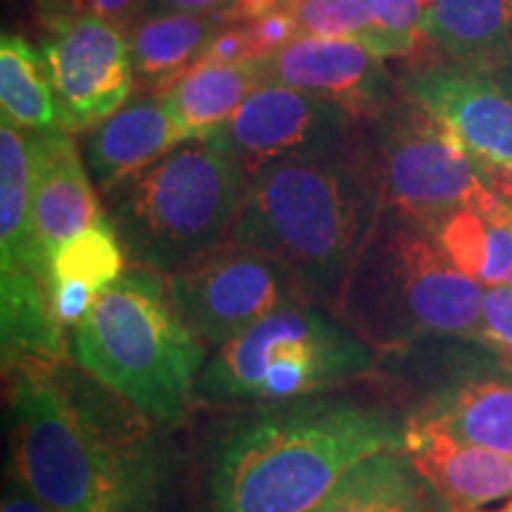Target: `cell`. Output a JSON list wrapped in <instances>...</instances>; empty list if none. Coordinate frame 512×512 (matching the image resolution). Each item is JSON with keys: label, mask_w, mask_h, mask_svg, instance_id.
<instances>
[{"label": "cell", "mask_w": 512, "mask_h": 512, "mask_svg": "<svg viewBox=\"0 0 512 512\" xmlns=\"http://www.w3.org/2000/svg\"><path fill=\"white\" fill-rule=\"evenodd\" d=\"M12 458L53 512L114 498L124 512L155 501L162 465L145 418L74 361H24L5 370Z\"/></svg>", "instance_id": "cell-1"}, {"label": "cell", "mask_w": 512, "mask_h": 512, "mask_svg": "<svg viewBox=\"0 0 512 512\" xmlns=\"http://www.w3.org/2000/svg\"><path fill=\"white\" fill-rule=\"evenodd\" d=\"M406 432L399 411L361 396L252 406L216 439L207 512H309L361 460L406 448Z\"/></svg>", "instance_id": "cell-2"}, {"label": "cell", "mask_w": 512, "mask_h": 512, "mask_svg": "<svg viewBox=\"0 0 512 512\" xmlns=\"http://www.w3.org/2000/svg\"><path fill=\"white\" fill-rule=\"evenodd\" d=\"M382 204L363 126L354 143L273 162L249 176L228 242L280 261L309 302L335 311Z\"/></svg>", "instance_id": "cell-3"}, {"label": "cell", "mask_w": 512, "mask_h": 512, "mask_svg": "<svg viewBox=\"0 0 512 512\" xmlns=\"http://www.w3.org/2000/svg\"><path fill=\"white\" fill-rule=\"evenodd\" d=\"M484 287L453 264L434 228L384 202L335 313L380 351L422 339L482 342Z\"/></svg>", "instance_id": "cell-4"}, {"label": "cell", "mask_w": 512, "mask_h": 512, "mask_svg": "<svg viewBox=\"0 0 512 512\" xmlns=\"http://www.w3.org/2000/svg\"><path fill=\"white\" fill-rule=\"evenodd\" d=\"M67 342L76 366L155 425H176L197 401L207 347L178 318L162 273L126 268Z\"/></svg>", "instance_id": "cell-5"}, {"label": "cell", "mask_w": 512, "mask_h": 512, "mask_svg": "<svg viewBox=\"0 0 512 512\" xmlns=\"http://www.w3.org/2000/svg\"><path fill=\"white\" fill-rule=\"evenodd\" d=\"M249 176L214 138H190L102 195L128 266L169 275L228 242Z\"/></svg>", "instance_id": "cell-6"}, {"label": "cell", "mask_w": 512, "mask_h": 512, "mask_svg": "<svg viewBox=\"0 0 512 512\" xmlns=\"http://www.w3.org/2000/svg\"><path fill=\"white\" fill-rule=\"evenodd\" d=\"M380 356L335 311L297 299L216 347L195 399L252 408L337 392L373 375Z\"/></svg>", "instance_id": "cell-7"}, {"label": "cell", "mask_w": 512, "mask_h": 512, "mask_svg": "<svg viewBox=\"0 0 512 512\" xmlns=\"http://www.w3.org/2000/svg\"><path fill=\"white\" fill-rule=\"evenodd\" d=\"M366 138L380 171L384 202L430 228L460 209L512 223V207L486 188L477 159L456 133L401 91L366 119Z\"/></svg>", "instance_id": "cell-8"}, {"label": "cell", "mask_w": 512, "mask_h": 512, "mask_svg": "<svg viewBox=\"0 0 512 512\" xmlns=\"http://www.w3.org/2000/svg\"><path fill=\"white\" fill-rule=\"evenodd\" d=\"M166 290L178 318L214 349L280 306L306 299L280 261L235 242H223L166 275Z\"/></svg>", "instance_id": "cell-9"}, {"label": "cell", "mask_w": 512, "mask_h": 512, "mask_svg": "<svg viewBox=\"0 0 512 512\" xmlns=\"http://www.w3.org/2000/svg\"><path fill=\"white\" fill-rule=\"evenodd\" d=\"M67 133L91 131L119 112L136 88L126 31L88 12L46 15L41 43Z\"/></svg>", "instance_id": "cell-10"}, {"label": "cell", "mask_w": 512, "mask_h": 512, "mask_svg": "<svg viewBox=\"0 0 512 512\" xmlns=\"http://www.w3.org/2000/svg\"><path fill=\"white\" fill-rule=\"evenodd\" d=\"M366 119L335 100L261 86L245 105L207 138H214L242 164L247 176L273 162L337 150L361 138Z\"/></svg>", "instance_id": "cell-11"}, {"label": "cell", "mask_w": 512, "mask_h": 512, "mask_svg": "<svg viewBox=\"0 0 512 512\" xmlns=\"http://www.w3.org/2000/svg\"><path fill=\"white\" fill-rule=\"evenodd\" d=\"M261 86H285L335 100L358 117L380 114L401 95L382 57L351 38L299 36L256 60Z\"/></svg>", "instance_id": "cell-12"}, {"label": "cell", "mask_w": 512, "mask_h": 512, "mask_svg": "<svg viewBox=\"0 0 512 512\" xmlns=\"http://www.w3.org/2000/svg\"><path fill=\"white\" fill-rule=\"evenodd\" d=\"M406 415L411 427L512 456V366L479 342L467 363L444 375Z\"/></svg>", "instance_id": "cell-13"}, {"label": "cell", "mask_w": 512, "mask_h": 512, "mask_svg": "<svg viewBox=\"0 0 512 512\" xmlns=\"http://www.w3.org/2000/svg\"><path fill=\"white\" fill-rule=\"evenodd\" d=\"M401 91L444 121L477 162L512 166V98L482 69L425 64L408 72Z\"/></svg>", "instance_id": "cell-14"}, {"label": "cell", "mask_w": 512, "mask_h": 512, "mask_svg": "<svg viewBox=\"0 0 512 512\" xmlns=\"http://www.w3.org/2000/svg\"><path fill=\"white\" fill-rule=\"evenodd\" d=\"M34 166V235L46 268L62 245L98 223L105 209L83 164L81 150L67 131L31 133Z\"/></svg>", "instance_id": "cell-15"}, {"label": "cell", "mask_w": 512, "mask_h": 512, "mask_svg": "<svg viewBox=\"0 0 512 512\" xmlns=\"http://www.w3.org/2000/svg\"><path fill=\"white\" fill-rule=\"evenodd\" d=\"M185 140L164 95H138L86 133L81 155L93 185L107 195Z\"/></svg>", "instance_id": "cell-16"}, {"label": "cell", "mask_w": 512, "mask_h": 512, "mask_svg": "<svg viewBox=\"0 0 512 512\" xmlns=\"http://www.w3.org/2000/svg\"><path fill=\"white\" fill-rule=\"evenodd\" d=\"M406 453L451 512H489L512 501V456L411 425Z\"/></svg>", "instance_id": "cell-17"}, {"label": "cell", "mask_w": 512, "mask_h": 512, "mask_svg": "<svg viewBox=\"0 0 512 512\" xmlns=\"http://www.w3.org/2000/svg\"><path fill=\"white\" fill-rule=\"evenodd\" d=\"M233 10L143 15L126 29L136 86L145 95H164L181 81L223 29L233 27Z\"/></svg>", "instance_id": "cell-18"}, {"label": "cell", "mask_w": 512, "mask_h": 512, "mask_svg": "<svg viewBox=\"0 0 512 512\" xmlns=\"http://www.w3.org/2000/svg\"><path fill=\"white\" fill-rule=\"evenodd\" d=\"M126 266V252L107 214L57 249L48 266V297L64 332L86 316L98 294L119 280Z\"/></svg>", "instance_id": "cell-19"}, {"label": "cell", "mask_w": 512, "mask_h": 512, "mask_svg": "<svg viewBox=\"0 0 512 512\" xmlns=\"http://www.w3.org/2000/svg\"><path fill=\"white\" fill-rule=\"evenodd\" d=\"M309 512H451L406 448L382 451L344 475Z\"/></svg>", "instance_id": "cell-20"}, {"label": "cell", "mask_w": 512, "mask_h": 512, "mask_svg": "<svg viewBox=\"0 0 512 512\" xmlns=\"http://www.w3.org/2000/svg\"><path fill=\"white\" fill-rule=\"evenodd\" d=\"M425 41L448 62L486 72L512 57V0H432Z\"/></svg>", "instance_id": "cell-21"}, {"label": "cell", "mask_w": 512, "mask_h": 512, "mask_svg": "<svg viewBox=\"0 0 512 512\" xmlns=\"http://www.w3.org/2000/svg\"><path fill=\"white\" fill-rule=\"evenodd\" d=\"M3 373L24 361H64L67 332L57 323L43 280L29 268H0Z\"/></svg>", "instance_id": "cell-22"}, {"label": "cell", "mask_w": 512, "mask_h": 512, "mask_svg": "<svg viewBox=\"0 0 512 512\" xmlns=\"http://www.w3.org/2000/svg\"><path fill=\"white\" fill-rule=\"evenodd\" d=\"M34 166L31 133L8 117L0 119V268H29L48 290V268L43 264L31 216Z\"/></svg>", "instance_id": "cell-23"}, {"label": "cell", "mask_w": 512, "mask_h": 512, "mask_svg": "<svg viewBox=\"0 0 512 512\" xmlns=\"http://www.w3.org/2000/svg\"><path fill=\"white\" fill-rule=\"evenodd\" d=\"M256 88V60L200 62L164 93L174 119L188 138H207L226 124Z\"/></svg>", "instance_id": "cell-24"}, {"label": "cell", "mask_w": 512, "mask_h": 512, "mask_svg": "<svg viewBox=\"0 0 512 512\" xmlns=\"http://www.w3.org/2000/svg\"><path fill=\"white\" fill-rule=\"evenodd\" d=\"M0 105L24 131H64L46 55L17 34L0 38Z\"/></svg>", "instance_id": "cell-25"}, {"label": "cell", "mask_w": 512, "mask_h": 512, "mask_svg": "<svg viewBox=\"0 0 512 512\" xmlns=\"http://www.w3.org/2000/svg\"><path fill=\"white\" fill-rule=\"evenodd\" d=\"M434 233L453 264L479 285H512V223L460 209Z\"/></svg>", "instance_id": "cell-26"}, {"label": "cell", "mask_w": 512, "mask_h": 512, "mask_svg": "<svg viewBox=\"0 0 512 512\" xmlns=\"http://www.w3.org/2000/svg\"><path fill=\"white\" fill-rule=\"evenodd\" d=\"M373 19L358 43L377 57H403L425 41V24L432 0H370Z\"/></svg>", "instance_id": "cell-27"}, {"label": "cell", "mask_w": 512, "mask_h": 512, "mask_svg": "<svg viewBox=\"0 0 512 512\" xmlns=\"http://www.w3.org/2000/svg\"><path fill=\"white\" fill-rule=\"evenodd\" d=\"M299 36L351 38L358 41L373 19L370 0H290L285 5Z\"/></svg>", "instance_id": "cell-28"}, {"label": "cell", "mask_w": 512, "mask_h": 512, "mask_svg": "<svg viewBox=\"0 0 512 512\" xmlns=\"http://www.w3.org/2000/svg\"><path fill=\"white\" fill-rule=\"evenodd\" d=\"M482 342L512 366V285L484 287Z\"/></svg>", "instance_id": "cell-29"}, {"label": "cell", "mask_w": 512, "mask_h": 512, "mask_svg": "<svg viewBox=\"0 0 512 512\" xmlns=\"http://www.w3.org/2000/svg\"><path fill=\"white\" fill-rule=\"evenodd\" d=\"M245 29L249 36V46H252V60L268 57L278 48H283L285 43L299 38L297 22H294L287 8L268 12V15L259 19H249V22H245Z\"/></svg>", "instance_id": "cell-30"}, {"label": "cell", "mask_w": 512, "mask_h": 512, "mask_svg": "<svg viewBox=\"0 0 512 512\" xmlns=\"http://www.w3.org/2000/svg\"><path fill=\"white\" fill-rule=\"evenodd\" d=\"M69 3L72 10L107 19L124 31L143 17V0H69Z\"/></svg>", "instance_id": "cell-31"}, {"label": "cell", "mask_w": 512, "mask_h": 512, "mask_svg": "<svg viewBox=\"0 0 512 512\" xmlns=\"http://www.w3.org/2000/svg\"><path fill=\"white\" fill-rule=\"evenodd\" d=\"M0 512H53L46 503L38 498L31 486L19 477V472L12 467V463L5 470L3 482V503H0Z\"/></svg>", "instance_id": "cell-32"}, {"label": "cell", "mask_w": 512, "mask_h": 512, "mask_svg": "<svg viewBox=\"0 0 512 512\" xmlns=\"http://www.w3.org/2000/svg\"><path fill=\"white\" fill-rule=\"evenodd\" d=\"M235 0H143V15L164 12H216L226 10Z\"/></svg>", "instance_id": "cell-33"}, {"label": "cell", "mask_w": 512, "mask_h": 512, "mask_svg": "<svg viewBox=\"0 0 512 512\" xmlns=\"http://www.w3.org/2000/svg\"><path fill=\"white\" fill-rule=\"evenodd\" d=\"M486 74H489L491 79H494L498 86H501L503 91L512 98V57L494 64V67H491V69H486Z\"/></svg>", "instance_id": "cell-34"}, {"label": "cell", "mask_w": 512, "mask_h": 512, "mask_svg": "<svg viewBox=\"0 0 512 512\" xmlns=\"http://www.w3.org/2000/svg\"><path fill=\"white\" fill-rule=\"evenodd\" d=\"M83 512H124L121 505L114 501V498H102L100 503H95L91 510H83Z\"/></svg>", "instance_id": "cell-35"}, {"label": "cell", "mask_w": 512, "mask_h": 512, "mask_svg": "<svg viewBox=\"0 0 512 512\" xmlns=\"http://www.w3.org/2000/svg\"><path fill=\"white\" fill-rule=\"evenodd\" d=\"M46 5V15H53V12H69L72 10V3L69 0H41Z\"/></svg>", "instance_id": "cell-36"}, {"label": "cell", "mask_w": 512, "mask_h": 512, "mask_svg": "<svg viewBox=\"0 0 512 512\" xmlns=\"http://www.w3.org/2000/svg\"><path fill=\"white\" fill-rule=\"evenodd\" d=\"M494 512H512V501H510V503H505V505H501V508L494 510Z\"/></svg>", "instance_id": "cell-37"}]
</instances>
